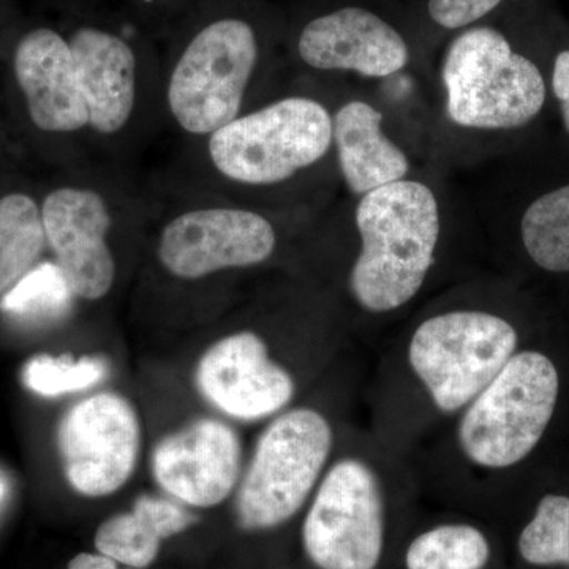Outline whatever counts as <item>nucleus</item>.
<instances>
[{
	"label": "nucleus",
	"instance_id": "nucleus-1",
	"mask_svg": "<svg viewBox=\"0 0 569 569\" xmlns=\"http://www.w3.org/2000/svg\"><path fill=\"white\" fill-rule=\"evenodd\" d=\"M362 249L350 276L351 293L369 312L410 302L433 264L440 209L425 183L397 181L366 193L356 209Z\"/></svg>",
	"mask_w": 569,
	"mask_h": 569
},
{
	"label": "nucleus",
	"instance_id": "nucleus-2",
	"mask_svg": "<svg viewBox=\"0 0 569 569\" xmlns=\"http://www.w3.org/2000/svg\"><path fill=\"white\" fill-rule=\"evenodd\" d=\"M443 82L449 118L467 129H519L533 121L546 102L541 71L490 28L470 29L452 41Z\"/></svg>",
	"mask_w": 569,
	"mask_h": 569
},
{
	"label": "nucleus",
	"instance_id": "nucleus-3",
	"mask_svg": "<svg viewBox=\"0 0 569 569\" xmlns=\"http://www.w3.org/2000/svg\"><path fill=\"white\" fill-rule=\"evenodd\" d=\"M557 367L538 351L512 355L498 376L470 402L459 441L471 462L516 466L537 448L559 399Z\"/></svg>",
	"mask_w": 569,
	"mask_h": 569
},
{
	"label": "nucleus",
	"instance_id": "nucleus-4",
	"mask_svg": "<svg viewBox=\"0 0 569 569\" xmlns=\"http://www.w3.org/2000/svg\"><path fill=\"white\" fill-rule=\"evenodd\" d=\"M331 142L332 119L323 104L291 97L213 132L209 156L231 181L271 186L323 159Z\"/></svg>",
	"mask_w": 569,
	"mask_h": 569
},
{
	"label": "nucleus",
	"instance_id": "nucleus-5",
	"mask_svg": "<svg viewBox=\"0 0 569 569\" xmlns=\"http://www.w3.org/2000/svg\"><path fill=\"white\" fill-rule=\"evenodd\" d=\"M331 448V426L318 411L298 408L274 419L258 440L236 497L242 529H274L293 518Z\"/></svg>",
	"mask_w": 569,
	"mask_h": 569
},
{
	"label": "nucleus",
	"instance_id": "nucleus-6",
	"mask_svg": "<svg viewBox=\"0 0 569 569\" xmlns=\"http://www.w3.org/2000/svg\"><path fill=\"white\" fill-rule=\"evenodd\" d=\"M518 332L503 318L458 310L429 318L411 337L408 359L436 406H468L515 355Z\"/></svg>",
	"mask_w": 569,
	"mask_h": 569
},
{
	"label": "nucleus",
	"instance_id": "nucleus-7",
	"mask_svg": "<svg viewBox=\"0 0 569 569\" xmlns=\"http://www.w3.org/2000/svg\"><path fill=\"white\" fill-rule=\"evenodd\" d=\"M258 44L242 20L212 22L198 33L176 63L168 103L186 132L212 134L238 118Z\"/></svg>",
	"mask_w": 569,
	"mask_h": 569
},
{
	"label": "nucleus",
	"instance_id": "nucleus-8",
	"mask_svg": "<svg viewBox=\"0 0 569 569\" xmlns=\"http://www.w3.org/2000/svg\"><path fill=\"white\" fill-rule=\"evenodd\" d=\"M383 538V500L376 473L361 460H340L307 512V556L320 569H376Z\"/></svg>",
	"mask_w": 569,
	"mask_h": 569
},
{
	"label": "nucleus",
	"instance_id": "nucleus-9",
	"mask_svg": "<svg viewBox=\"0 0 569 569\" xmlns=\"http://www.w3.org/2000/svg\"><path fill=\"white\" fill-rule=\"evenodd\" d=\"M141 430L129 400L100 392L63 415L58 449L70 488L99 498L127 485L140 455Z\"/></svg>",
	"mask_w": 569,
	"mask_h": 569
},
{
	"label": "nucleus",
	"instance_id": "nucleus-10",
	"mask_svg": "<svg viewBox=\"0 0 569 569\" xmlns=\"http://www.w3.org/2000/svg\"><path fill=\"white\" fill-rule=\"evenodd\" d=\"M276 231L260 213L244 209H198L164 227L159 258L170 274L201 279L223 269L250 268L276 249Z\"/></svg>",
	"mask_w": 569,
	"mask_h": 569
},
{
	"label": "nucleus",
	"instance_id": "nucleus-11",
	"mask_svg": "<svg viewBox=\"0 0 569 569\" xmlns=\"http://www.w3.org/2000/svg\"><path fill=\"white\" fill-rule=\"evenodd\" d=\"M194 380L213 408L239 421L271 417L295 395L293 378L269 358L264 340L250 331L223 337L208 348Z\"/></svg>",
	"mask_w": 569,
	"mask_h": 569
},
{
	"label": "nucleus",
	"instance_id": "nucleus-12",
	"mask_svg": "<svg viewBox=\"0 0 569 569\" xmlns=\"http://www.w3.org/2000/svg\"><path fill=\"white\" fill-rule=\"evenodd\" d=\"M44 234L71 293L97 301L110 293L116 264L107 234L111 216L93 190L63 187L41 208Z\"/></svg>",
	"mask_w": 569,
	"mask_h": 569
},
{
	"label": "nucleus",
	"instance_id": "nucleus-13",
	"mask_svg": "<svg viewBox=\"0 0 569 569\" xmlns=\"http://www.w3.org/2000/svg\"><path fill=\"white\" fill-rule=\"evenodd\" d=\"M239 473L241 441L230 426L217 419H198L153 448L157 485L190 507L222 503L238 485Z\"/></svg>",
	"mask_w": 569,
	"mask_h": 569
},
{
	"label": "nucleus",
	"instance_id": "nucleus-14",
	"mask_svg": "<svg viewBox=\"0 0 569 569\" xmlns=\"http://www.w3.org/2000/svg\"><path fill=\"white\" fill-rule=\"evenodd\" d=\"M299 56L318 70L356 71L362 77L385 78L408 63L406 40L372 11L347 7L306 26L298 43Z\"/></svg>",
	"mask_w": 569,
	"mask_h": 569
},
{
	"label": "nucleus",
	"instance_id": "nucleus-15",
	"mask_svg": "<svg viewBox=\"0 0 569 569\" xmlns=\"http://www.w3.org/2000/svg\"><path fill=\"white\" fill-rule=\"evenodd\" d=\"M14 77L37 129L69 133L88 126L73 54L58 32L36 29L22 37L14 52Z\"/></svg>",
	"mask_w": 569,
	"mask_h": 569
},
{
	"label": "nucleus",
	"instance_id": "nucleus-16",
	"mask_svg": "<svg viewBox=\"0 0 569 569\" xmlns=\"http://www.w3.org/2000/svg\"><path fill=\"white\" fill-rule=\"evenodd\" d=\"M89 126L103 134L123 129L132 116L137 93V59L119 37L81 28L69 41Z\"/></svg>",
	"mask_w": 569,
	"mask_h": 569
},
{
	"label": "nucleus",
	"instance_id": "nucleus-17",
	"mask_svg": "<svg viewBox=\"0 0 569 569\" xmlns=\"http://www.w3.org/2000/svg\"><path fill=\"white\" fill-rule=\"evenodd\" d=\"M383 116L372 104L350 102L337 111L332 121L340 170L355 194L372 192L402 181L410 171L406 153L381 129Z\"/></svg>",
	"mask_w": 569,
	"mask_h": 569
},
{
	"label": "nucleus",
	"instance_id": "nucleus-18",
	"mask_svg": "<svg viewBox=\"0 0 569 569\" xmlns=\"http://www.w3.org/2000/svg\"><path fill=\"white\" fill-rule=\"evenodd\" d=\"M192 518L163 498L142 496L132 511L112 516L97 530V552L133 569L148 568L159 556L163 539L181 533Z\"/></svg>",
	"mask_w": 569,
	"mask_h": 569
},
{
	"label": "nucleus",
	"instance_id": "nucleus-19",
	"mask_svg": "<svg viewBox=\"0 0 569 569\" xmlns=\"http://www.w3.org/2000/svg\"><path fill=\"white\" fill-rule=\"evenodd\" d=\"M47 244L36 201L24 193L0 198V299L32 271Z\"/></svg>",
	"mask_w": 569,
	"mask_h": 569
},
{
	"label": "nucleus",
	"instance_id": "nucleus-20",
	"mask_svg": "<svg viewBox=\"0 0 569 569\" xmlns=\"http://www.w3.org/2000/svg\"><path fill=\"white\" fill-rule=\"evenodd\" d=\"M531 260L549 272H569V183L529 206L520 223Z\"/></svg>",
	"mask_w": 569,
	"mask_h": 569
},
{
	"label": "nucleus",
	"instance_id": "nucleus-21",
	"mask_svg": "<svg viewBox=\"0 0 569 569\" xmlns=\"http://www.w3.org/2000/svg\"><path fill=\"white\" fill-rule=\"evenodd\" d=\"M490 548L482 531L462 523L419 535L407 550V569H482Z\"/></svg>",
	"mask_w": 569,
	"mask_h": 569
},
{
	"label": "nucleus",
	"instance_id": "nucleus-22",
	"mask_svg": "<svg viewBox=\"0 0 569 569\" xmlns=\"http://www.w3.org/2000/svg\"><path fill=\"white\" fill-rule=\"evenodd\" d=\"M522 559L537 567H569V497L550 493L519 538Z\"/></svg>",
	"mask_w": 569,
	"mask_h": 569
},
{
	"label": "nucleus",
	"instance_id": "nucleus-23",
	"mask_svg": "<svg viewBox=\"0 0 569 569\" xmlns=\"http://www.w3.org/2000/svg\"><path fill=\"white\" fill-rule=\"evenodd\" d=\"M107 376V366L97 358H52L41 355L22 369V383L43 397L73 395L96 387Z\"/></svg>",
	"mask_w": 569,
	"mask_h": 569
},
{
	"label": "nucleus",
	"instance_id": "nucleus-24",
	"mask_svg": "<svg viewBox=\"0 0 569 569\" xmlns=\"http://www.w3.org/2000/svg\"><path fill=\"white\" fill-rule=\"evenodd\" d=\"M67 295L73 293L63 279L61 269L58 266H41L22 277L3 296L2 310L22 318L52 316L61 309Z\"/></svg>",
	"mask_w": 569,
	"mask_h": 569
},
{
	"label": "nucleus",
	"instance_id": "nucleus-25",
	"mask_svg": "<svg viewBox=\"0 0 569 569\" xmlns=\"http://www.w3.org/2000/svg\"><path fill=\"white\" fill-rule=\"evenodd\" d=\"M501 0H429V14L445 29H460L497 9Z\"/></svg>",
	"mask_w": 569,
	"mask_h": 569
},
{
	"label": "nucleus",
	"instance_id": "nucleus-26",
	"mask_svg": "<svg viewBox=\"0 0 569 569\" xmlns=\"http://www.w3.org/2000/svg\"><path fill=\"white\" fill-rule=\"evenodd\" d=\"M552 89L560 103L565 129L569 133V50L557 56L553 63Z\"/></svg>",
	"mask_w": 569,
	"mask_h": 569
},
{
	"label": "nucleus",
	"instance_id": "nucleus-27",
	"mask_svg": "<svg viewBox=\"0 0 569 569\" xmlns=\"http://www.w3.org/2000/svg\"><path fill=\"white\" fill-rule=\"evenodd\" d=\"M67 569H122L118 567V561L108 559L102 553H78L70 560ZM133 569V568H132Z\"/></svg>",
	"mask_w": 569,
	"mask_h": 569
},
{
	"label": "nucleus",
	"instance_id": "nucleus-28",
	"mask_svg": "<svg viewBox=\"0 0 569 569\" xmlns=\"http://www.w3.org/2000/svg\"><path fill=\"white\" fill-rule=\"evenodd\" d=\"M6 492H7L6 482H3L2 479H0V500H2L3 497H6Z\"/></svg>",
	"mask_w": 569,
	"mask_h": 569
}]
</instances>
